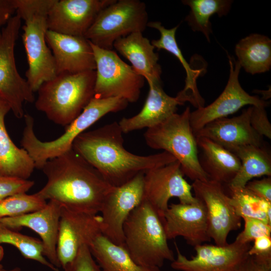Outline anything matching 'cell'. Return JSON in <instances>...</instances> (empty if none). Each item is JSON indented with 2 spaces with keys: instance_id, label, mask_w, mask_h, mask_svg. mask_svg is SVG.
<instances>
[{
  "instance_id": "cell-1",
  "label": "cell",
  "mask_w": 271,
  "mask_h": 271,
  "mask_svg": "<svg viewBox=\"0 0 271 271\" xmlns=\"http://www.w3.org/2000/svg\"><path fill=\"white\" fill-rule=\"evenodd\" d=\"M41 170L47 181L36 194L73 211L97 214L114 187L73 148L48 160Z\"/></svg>"
},
{
  "instance_id": "cell-2",
  "label": "cell",
  "mask_w": 271,
  "mask_h": 271,
  "mask_svg": "<svg viewBox=\"0 0 271 271\" xmlns=\"http://www.w3.org/2000/svg\"><path fill=\"white\" fill-rule=\"evenodd\" d=\"M122 133L118 123L114 121L80 134L74 141L72 148L113 187L176 161L164 151L148 156L128 152L123 146Z\"/></svg>"
},
{
  "instance_id": "cell-3",
  "label": "cell",
  "mask_w": 271,
  "mask_h": 271,
  "mask_svg": "<svg viewBox=\"0 0 271 271\" xmlns=\"http://www.w3.org/2000/svg\"><path fill=\"white\" fill-rule=\"evenodd\" d=\"M55 0H15L16 14L24 20L22 36L28 68L26 80L33 92L57 74L53 55L46 40L47 18Z\"/></svg>"
},
{
  "instance_id": "cell-4",
  "label": "cell",
  "mask_w": 271,
  "mask_h": 271,
  "mask_svg": "<svg viewBox=\"0 0 271 271\" xmlns=\"http://www.w3.org/2000/svg\"><path fill=\"white\" fill-rule=\"evenodd\" d=\"M95 77V70L57 74L38 89L36 109L50 120L66 127L94 97Z\"/></svg>"
},
{
  "instance_id": "cell-5",
  "label": "cell",
  "mask_w": 271,
  "mask_h": 271,
  "mask_svg": "<svg viewBox=\"0 0 271 271\" xmlns=\"http://www.w3.org/2000/svg\"><path fill=\"white\" fill-rule=\"evenodd\" d=\"M128 103L126 100L119 97H94L81 113L66 127L64 133L50 142H42L37 138L34 130V119L31 115L25 114L21 146L32 158L35 168L41 170L48 160L72 149L75 139L102 117L125 109Z\"/></svg>"
},
{
  "instance_id": "cell-6",
  "label": "cell",
  "mask_w": 271,
  "mask_h": 271,
  "mask_svg": "<svg viewBox=\"0 0 271 271\" xmlns=\"http://www.w3.org/2000/svg\"><path fill=\"white\" fill-rule=\"evenodd\" d=\"M123 232L122 246L137 264L160 268L166 260H175L163 223L146 201L143 200L129 214L123 224Z\"/></svg>"
},
{
  "instance_id": "cell-7",
  "label": "cell",
  "mask_w": 271,
  "mask_h": 271,
  "mask_svg": "<svg viewBox=\"0 0 271 271\" xmlns=\"http://www.w3.org/2000/svg\"><path fill=\"white\" fill-rule=\"evenodd\" d=\"M190 108L181 114L174 113L144 133L147 145L172 155L181 165L184 175L193 181H207L209 178L198 160V149L190 124Z\"/></svg>"
},
{
  "instance_id": "cell-8",
  "label": "cell",
  "mask_w": 271,
  "mask_h": 271,
  "mask_svg": "<svg viewBox=\"0 0 271 271\" xmlns=\"http://www.w3.org/2000/svg\"><path fill=\"white\" fill-rule=\"evenodd\" d=\"M148 23L144 2L115 0L99 13L84 37L99 48L112 50L116 40L132 33H143Z\"/></svg>"
},
{
  "instance_id": "cell-9",
  "label": "cell",
  "mask_w": 271,
  "mask_h": 271,
  "mask_svg": "<svg viewBox=\"0 0 271 271\" xmlns=\"http://www.w3.org/2000/svg\"><path fill=\"white\" fill-rule=\"evenodd\" d=\"M91 45L96 65L94 97H119L128 103L137 102L144 85L145 78L112 50Z\"/></svg>"
},
{
  "instance_id": "cell-10",
  "label": "cell",
  "mask_w": 271,
  "mask_h": 271,
  "mask_svg": "<svg viewBox=\"0 0 271 271\" xmlns=\"http://www.w3.org/2000/svg\"><path fill=\"white\" fill-rule=\"evenodd\" d=\"M21 20L18 14L13 16L2 29L0 39V99L10 105L18 118L24 116V103L35 100L34 92L16 64L15 46Z\"/></svg>"
},
{
  "instance_id": "cell-11",
  "label": "cell",
  "mask_w": 271,
  "mask_h": 271,
  "mask_svg": "<svg viewBox=\"0 0 271 271\" xmlns=\"http://www.w3.org/2000/svg\"><path fill=\"white\" fill-rule=\"evenodd\" d=\"M192 187L194 196L205 206L210 237L216 245L227 244L228 234L240 228L241 218L236 214L224 185L211 180H196Z\"/></svg>"
},
{
  "instance_id": "cell-12",
  "label": "cell",
  "mask_w": 271,
  "mask_h": 271,
  "mask_svg": "<svg viewBox=\"0 0 271 271\" xmlns=\"http://www.w3.org/2000/svg\"><path fill=\"white\" fill-rule=\"evenodd\" d=\"M184 176L177 160L144 174L143 200L153 207L163 223L171 198H178L182 204H190L197 200L192 193V185Z\"/></svg>"
},
{
  "instance_id": "cell-13",
  "label": "cell",
  "mask_w": 271,
  "mask_h": 271,
  "mask_svg": "<svg viewBox=\"0 0 271 271\" xmlns=\"http://www.w3.org/2000/svg\"><path fill=\"white\" fill-rule=\"evenodd\" d=\"M144 174L140 173L126 183L114 187L102 204L99 212L101 234L115 244L123 245V224L143 201Z\"/></svg>"
},
{
  "instance_id": "cell-14",
  "label": "cell",
  "mask_w": 271,
  "mask_h": 271,
  "mask_svg": "<svg viewBox=\"0 0 271 271\" xmlns=\"http://www.w3.org/2000/svg\"><path fill=\"white\" fill-rule=\"evenodd\" d=\"M228 58L229 76L222 92L210 104L191 112L190 120L193 132L214 120L234 113L245 105L266 107L269 104L257 95H249L242 88L238 80L241 66L233 57L228 55Z\"/></svg>"
},
{
  "instance_id": "cell-15",
  "label": "cell",
  "mask_w": 271,
  "mask_h": 271,
  "mask_svg": "<svg viewBox=\"0 0 271 271\" xmlns=\"http://www.w3.org/2000/svg\"><path fill=\"white\" fill-rule=\"evenodd\" d=\"M100 215L62 207L57 255L62 268L76 256L81 247L89 245L101 233Z\"/></svg>"
},
{
  "instance_id": "cell-16",
  "label": "cell",
  "mask_w": 271,
  "mask_h": 271,
  "mask_svg": "<svg viewBox=\"0 0 271 271\" xmlns=\"http://www.w3.org/2000/svg\"><path fill=\"white\" fill-rule=\"evenodd\" d=\"M175 245L177 256L171 266L181 271H237L251 246L235 240L224 245L202 244L194 246L196 255L188 259Z\"/></svg>"
},
{
  "instance_id": "cell-17",
  "label": "cell",
  "mask_w": 271,
  "mask_h": 271,
  "mask_svg": "<svg viewBox=\"0 0 271 271\" xmlns=\"http://www.w3.org/2000/svg\"><path fill=\"white\" fill-rule=\"evenodd\" d=\"M115 0H55L47 18L48 30L84 37L99 13Z\"/></svg>"
},
{
  "instance_id": "cell-18",
  "label": "cell",
  "mask_w": 271,
  "mask_h": 271,
  "mask_svg": "<svg viewBox=\"0 0 271 271\" xmlns=\"http://www.w3.org/2000/svg\"><path fill=\"white\" fill-rule=\"evenodd\" d=\"M163 224L168 239L181 236L194 247L210 241L207 211L203 202L172 203L164 215Z\"/></svg>"
},
{
  "instance_id": "cell-19",
  "label": "cell",
  "mask_w": 271,
  "mask_h": 271,
  "mask_svg": "<svg viewBox=\"0 0 271 271\" xmlns=\"http://www.w3.org/2000/svg\"><path fill=\"white\" fill-rule=\"evenodd\" d=\"M62 207L56 202L49 201L39 210L2 218L0 219V223L16 231L23 227L33 230L41 238L44 256L56 267H60L57 255V244Z\"/></svg>"
},
{
  "instance_id": "cell-20",
  "label": "cell",
  "mask_w": 271,
  "mask_h": 271,
  "mask_svg": "<svg viewBox=\"0 0 271 271\" xmlns=\"http://www.w3.org/2000/svg\"><path fill=\"white\" fill-rule=\"evenodd\" d=\"M46 40L54 57L57 74L95 70L93 49L90 42L84 37L48 30Z\"/></svg>"
},
{
  "instance_id": "cell-21",
  "label": "cell",
  "mask_w": 271,
  "mask_h": 271,
  "mask_svg": "<svg viewBox=\"0 0 271 271\" xmlns=\"http://www.w3.org/2000/svg\"><path fill=\"white\" fill-rule=\"evenodd\" d=\"M251 110L250 106L238 116L214 120L194 132V136L208 138L230 152L243 146H261L263 137L250 123Z\"/></svg>"
},
{
  "instance_id": "cell-22",
  "label": "cell",
  "mask_w": 271,
  "mask_h": 271,
  "mask_svg": "<svg viewBox=\"0 0 271 271\" xmlns=\"http://www.w3.org/2000/svg\"><path fill=\"white\" fill-rule=\"evenodd\" d=\"M148 84L149 92L141 111L132 117H123L118 122L123 133L152 127L176 113L178 105L186 102L179 94L176 97L168 95L163 90L161 81Z\"/></svg>"
},
{
  "instance_id": "cell-23",
  "label": "cell",
  "mask_w": 271,
  "mask_h": 271,
  "mask_svg": "<svg viewBox=\"0 0 271 271\" xmlns=\"http://www.w3.org/2000/svg\"><path fill=\"white\" fill-rule=\"evenodd\" d=\"M113 47L131 64V67L148 83L161 81L159 55L150 40L142 32H134L116 40Z\"/></svg>"
},
{
  "instance_id": "cell-24",
  "label": "cell",
  "mask_w": 271,
  "mask_h": 271,
  "mask_svg": "<svg viewBox=\"0 0 271 271\" xmlns=\"http://www.w3.org/2000/svg\"><path fill=\"white\" fill-rule=\"evenodd\" d=\"M199 164L209 180L229 185L240 167L239 158L232 152L204 137L196 138Z\"/></svg>"
},
{
  "instance_id": "cell-25",
  "label": "cell",
  "mask_w": 271,
  "mask_h": 271,
  "mask_svg": "<svg viewBox=\"0 0 271 271\" xmlns=\"http://www.w3.org/2000/svg\"><path fill=\"white\" fill-rule=\"evenodd\" d=\"M10 111V105L0 99V173L28 180L35 168V165L28 152L18 148L8 133L5 118Z\"/></svg>"
},
{
  "instance_id": "cell-26",
  "label": "cell",
  "mask_w": 271,
  "mask_h": 271,
  "mask_svg": "<svg viewBox=\"0 0 271 271\" xmlns=\"http://www.w3.org/2000/svg\"><path fill=\"white\" fill-rule=\"evenodd\" d=\"M147 26L157 29L160 32V38L151 42L155 48L158 50L164 49L172 53L177 57L184 68L186 73L185 85L180 92L187 96L190 98V103L197 108L203 107L204 100L200 94L196 84L200 72L191 67L179 47L176 40V32L178 26L168 29L160 22H150Z\"/></svg>"
},
{
  "instance_id": "cell-27",
  "label": "cell",
  "mask_w": 271,
  "mask_h": 271,
  "mask_svg": "<svg viewBox=\"0 0 271 271\" xmlns=\"http://www.w3.org/2000/svg\"><path fill=\"white\" fill-rule=\"evenodd\" d=\"M231 152L239 158L241 165L227 186L244 188L247 182L254 178L271 176V155L264 144L243 146Z\"/></svg>"
},
{
  "instance_id": "cell-28",
  "label": "cell",
  "mask_w": 271,
  "mask_h": 271,
  "mask_svg": "<svg viewBox=\"0 0 271 271\" xmlns=\"http://www.w3.org/2000/svg\"><path fill=\"white\" fill-rule=\"evenodd\" d=\"M96 261L104 271H160L137 264L121 245L114 244L101 233L89 245Z\"/></svg>"
},
{
  "instance_id": "cell-29",
  "label": "cell",
  "mask_w": 271,
  "mask_h": 271,
  "mask_svg": "<svg viewBox=\"0 0 271 271\" xmlns=\"http://www.w3.org/2000/svg\"><path fill=\"white\" fill-rule=\"evenodd\" d=\"M235 52L241 67L254 75L269 70L271 67V40L266 36L254 34L241 39Z\"/></svg>"
},
{
  "instance_id": "cell-30",
  "label": "cell",
  "mask_w": 271,
  "mask_h": 271,
  "mask_svg": "<svg viewBox=\"0 0 271 271\" xmlns=\"http://www.w3.org/2000/svg\"><path fill=\"white\" fill-rule=\"evenodd\" d=\"M182 3L190 8L185 18L193 31L202 33L208 42L212 33L210 17L214 14L219 17L228 14L232 3L229 0H185Z\"/></svg>"
},
{
  "instance_id": "cell-31",
  "label": "cell",
  "mask_w": 271,
  "mask_h": 271,
  "mask_svg": "<svg viewBox=\"0 0 271 271\" xmlns=\"http://www.w3.org/2000/svg\"><path fill=\"white\" fill-rule=\"evenodd\" d=\"M229 195L236 214L241 219L255 218L271 225V202L244 188L228 186Z\"/></svg>"
},
{
  "instance_id": "cell-32",
  "label": "cell",
  "mask_w": 271,
  "mask_h": 271,
  "mask_svg": "<svg viewBox=\"0 0 271 271\" xmlns=\"http://www.w3.org/2000/svg\"><path fill=\"white\" fill-rule=\"evenodd\" d=\"M2 243L15 246L26 259L35 260L53 271L58 269L44 256L41 240L20 233L0 223V244Z\"/></svg>"
},
{
  "instance_id": "cell-33",
  "label": "cell",
  "mask_w": 271,
  "mask_h": 271,
  "mask_svg": "<svg viewBox=\"0 0 271 271\" xmlns=\"http://www.w3.org/2000/svg\"><path fill=\"white\" fill-rule=\"evenodd\" d=\"M36 193H21L0 200V219L23 215L39 210L47 204Z\"/></svg>"
},
{
  "instance_id": "cell-34",
  "label": "cell",
  "mask_w": 271,
  "mask_h": 271,
  "mask_svg": "<svg viewBox=\"0 0 271 271\" xmlns=\"http://www.w3.org/2000/svg\"><path fill=\"white\" fill-rule=\"evenodd\" d=\"M244 229L236 236L235 240L243 244L250 243L255 238L270 235L271 225L261 220L245 217Z\"/></svg>"
},
{
  "instance_id": "cell-35",
  "label": "cell",
  "mask_w": 271,
  "mask_h": 271,
  "mask_svg": "<svg viewBox=\"0 0 271 271\" xmlns=\"http://www.w3.org/2000/svg\"><path fill=\"white\" fill-rule=\"evenodd\" d=\"M62 269V271H104L95 261L87 245L81 247L75 257ZM56 271L61 270L58 268Z\"/></svg>"
},
{
  "instance_id": "cell-36",
  "label": "cell",
  "mask_w": 271,
  "mask_h": 271,
  "mask_svg": "<svg viewBox=\"0 0 271 271\" xmlns=\"http://www.w3.org/2000/svg\"><path fill=\"white\" fill-rule=\"evenodd\" d=\"M34 184L33 181L7 176L0 173V200L14 195L26 193Z\"/></svg>"
},
{
  "instance_id": "cell-37",
  "label": "cell",
  "mask_w": 271,
  "mask_h": 271,
  "mask_svg": "<svg viewBox=\"0 0 271 271\" xmlns=\"http://www.w3.org/2000/svg\"><path fill=\"white\" fill-rule=\"evenodd\" d=\"M264 106H252L250 123L253 129L261 137L271 139V124Z\"/></svg>"
},
{
  "instance_id": "cell-38",
  "label": "cell",
  "mask_w": 271,
  "mask_h": 271,
  "mask_svg": "<svg viewBox=\"0 0 271 271\" xmlns=\"http://www.w3.org/2000/svg\"><path fill=\"white\" fill-rule=\"evenodd\" d=\"M248 250V254L260 261L271 264V236L264 235L255 238Z\"/></svg>"
},
{
  "instance_id": "cell-39",
  "label": "cell",
  "mask_w": 271,
  "mask_h": 271,
  "mask_svg": "<svg viewBox=\"0 0 271 271\" xmlns=\"http://www.w3.org/2000/svg\"><path fill=\"white\" fill-rule=\"evenodd\" d=\"M245 187L257 196L271 202V177L249 181Z\"/></svg>"
},
{
  "instance_id": "cell-40",
  "label": "cell",
  "mask_w": 271,
  "mask_h": 271,
  "mask_svg": "<svg viewBox=\"0 0 271 271\" xmlns=\"http://www.w3.org/2000/svg\"><path fill=\"white\" fill-rule=\"evenodd\" d=\"M271 264L260 261L249 256L242 263L237 271H270Z\"/></svg>"
},
{
  "instance_id": "cell-41",
  "label": "cell",
  "mask_w": 271,
  "mask_h": 271,
  "mask_svg": "<svg viewBox=\"0 0 271 271\" xmlns=\"http://www.w3.org/2000/svg\"><path fill=\"white\" fill-rule=\"evenodd\" d=\"M16 12L15 0H0V27L6 25Z\"/></svg>"
},
{
  "instance_id": "cell-42",
  "label": "cell",
  "mask_w": 271,
  "mask_h": 271,
  "mask_svg": "<svg viewBox=\"0 0 271 271\" xmlns=\"http://www.w3.org/2000/svg\"><path fill=\"white\" fill-rule=\"evenodd\" d=\"M0 271H22V270H21V269L20 267H14V268H13L12 269H8V270L5 269L3 268Z\"/></svg>"
},
{
  "instance_id": "cell-43",
  "label": "cell",
  "mask_w": 271,
  "mask_h": 271,
  "mask_svg": "<svg viewBox=\"0 0 271 271\" xmlns=\"http://www.w3.org/2000/svg\"><path fill=\"white\" fill-rule=\"evenodd\" d=\"M3 268H4L3 265L0 264V270H2Z\"/></svg>"
},
{
  "instance_id": "cell-44",
  "label": "cell",
  "mask_w": 271,
  "mask_h": 271,
  "mask_svg": "<svg viewBox=\"0 0 271 271\" xmlns=\"http://www.w3.org/2000/svg\"><path fill=\"white\" fill-rule=\"evenodd\" d=\"M1 35H2L1 32L0 31V39H1Z\"/></svg>"
}]
</instances>
